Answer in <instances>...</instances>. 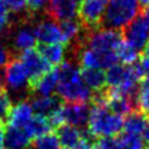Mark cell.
<instances>
[{"label": "cell", "mask_w": 149, "mask_h": 149, "mask_svg": "<svg viewBox=\"0 0 149 149\" xmlns=\"http://www.w3.org/2000/svg\"><path fill=\"white\" fill-rule=\"evenodd\" d=\"M93 107L88 120V134L93 138L115 137L123 130V117L115 113L105 102L104 90L93 94Z\"/></svg>", "instance_id": "1"}, {"label": "cell", "mask_w": 149, "mask_h": 149, "mask_svg": "<svg viewBox=\"0 0 149 149\" xmlns=\"http://www.w3.org/2000/svg\"><path fill=\"white\" fill-rule=\"evenodd\" d=\"M57 96L67 102H85L93 99V93L84 84L81 70L73 61H65L58 67Z\"/></svg>", "instance_id": "2"}, {"label": "cell", "mask_w": 149, "mask_h": 149, "mask_svg": "<svg viewBox=\"0 0 149 149\" xmlns=\"http://www.w3.org/2000/svg\"><path fill=\"white\" fill-rule=\"evenodd\" d=\"M106 75V89L110 93L136 97L138 86L142 80V74L137 65L116 64L111 67Z\"/></svg>", "instance_id": "3"}, {"label": "cell", "mask_w": 149, "mask_h": 149, "mask_svg": "<svg viewBox=\"0 0 149 149\" xmlns=\"http://www.w3.org/2000/svg\"><path fill=\"white\" fill-rule=\"evenodd\" d=\"M141 11L138 0H109L102 24L106 29L122 30L131 24Z\"/></svg>", "instance_id": "4"}, {"label": "cell", "mask_w": 149, "mask_h": 149, "mask_svg": "<svg viewBox=\"0 0 149 149\" xmlns=\"http://www.w3.org/2000/svg\"><path fill=\"white\" fill-rule=\"evenodd\" d=\"M109 0H81L78 15L85 30L100 29Z\"/></svg>", "instance_id": "5"}, {"label": "cell", "mask_w": 149, "mask_h": 149, "mask_svg": "<svg viewBox=\"0 0 149 149\" xmlns=\"http://www.w3.org/2000/svg\"><path fill=\"white\" fill-rule=\"evenodd\" d=\"M4 74V86L5 90H10L13 93L20 94L22 90H29V78L24 64L21 63L19 57H13L10 59L5 68L3 69Z\"/></svg>", "instance_id": "6"}, {"label": "cell", "mask_w": 149, "mask_h": 149, "mask_svg": "<svg viewBox=\"0 0 149 149\" xmlns=\"http://www.w3.org/2000/svg\"><path fill=\"white\" fill-rule=\"evenodd\" d=\"M20 61L24 64V68L26 70L29 78V91L33 85L38 81V79L42 78L46 73H48L52 67L47 63L43 57H42L37 49H27L22 53H20Z\"/></svg>", "instance_id": "7"}, {"label": "cell", "mask_w": 149, "mask_h": 149, "mask_svg": "<svg viewBox=\"0 0 149 149\" xmlns=\"http://www.w3.org/2000/svg\"><path fill=\"white\" fill-rule=\"evenodd\" d=\"M122 37H123L122 40L126 43H128L138 52L146 48V46L149 43V29L142 14L138 15L131 24H128L123 29Z\"/></svg>", "instance_id": "8"}, {"label": "cell", "mask_w": 149, "mask_h": 149, "mask_svg": "<svg viewBox=\"0 0 149 149\" xmlns=\"http://www.w3.org/2000/svg\"><path fill=\"white\" fill-rule=\"evenodd\" d=\"M80 3L81 0H49L46 6V14L56 22L74 20Z\"/></svg>", "instance_id": "9"}, {"label": "cell", "mask_w": 149, "mask_h": 149, "mask_svg": "<svg viewBox=\"0 0 149 149\" xmlns=\"http://www.w3.org/2000/svg\"><path fill=\"white\" fill-rule=\"evenodd\" d=\"M90 109L85 102H67L62 105L61 116L63 123L73 126L75 128L88 125Z\"/></svg>", "instance_id": "10"}, {"label": "cell", "mask_w": 149, "mask_h": 149, "mask_svg": "<svg viewBox=\"0 0 149 149\" xmlns=\"http://www.w3.org/2000/svg\"><path fill=\"white\" fill-rule=\"evenodd\" d=\"M35 36L36 41H38L40 45H63L61 26L49 17L40 20L37 24H35Z\"/></svg>", "instance_id": "11"}, {"label": "cell", "mask_w": 149, "mask_h": 149, "mask_svg": "<svg viewBox=\"0 0 149 149\" xmlns=\"http://www.w3.org/2000/svg\"><path fill=\"white\" fill-rule=\"evenodd\" d=\"M30 105L32 107L35 116L49 120L59 112L63 104L57 95H51V96H36L31 99Z\"/></svg>", "instance_id": "12"}, {"label": "cell", "mask_w": 149, "mask_h": 149, "mask_svg": "<svg viewBox=\"0 0 149 149\" xmlns=\"http://www.w3.org/2000/svg\"><path fill=\"white\" fill-rule=\"evenodd\" d=\"M33 139L29 134L26 128L21 127H13L8 126V130L5 132L4 143L9 149H29Z\"/></svg>", "instance_id": "13"}, {"label": "cell", "mask_w": 149, "mask_h": 149, "mask_svg": "<svg viewBox=\"0 0 149 149\" xmlns=\"http://www.w3.org/2000/svg\"><path fill=\"white\" fill-rule=\"evenodd\" d=\"M59 146L63 149H75L83 139V133L78 128L69 125H62L54 130Z\"/></svg>", "instance_id": "14"}, {"label": "cell", "mask_w": 149, "mask_h": 149, "mask_svg": "<svg viewBox=\"0 0 149 149\" xmlns=\"http://www.w3.org/2000/svg\"><path fill=\"white\" fill-rule=\"evenodd\" d=\"M32 117H33L32 107H31L29 101L24 100V101L17 102L15 106H13L6 125L24 128V127H26L30 123V121L32 120Z\"/></svg>", "instance_id": "15"}, {"label": "cell", "mask_w": 149, "mask_h": 149, "mask_svg": "<svg viewBox=\"0 0 149 149\" xmlns=\"http://www.w3.org/2000/svg\"><path fill=\"white\" fill-rule=\"evenodd\" d=\"M58 83V67L52 68L48 73H46L43 77L38 79L32 88L30 89V93L38 94L41 96H51L57 89Z\"/></svg>", "instance_id": "16"}, {"label": "cell", "mask_w": 149, "mask_h": 149, "mask_svg": "<svg viewBox=\"0 0 149 149\" xmlns=\"http://www.w3.org/2000/svg\"><path fill=\"white\" fill-rule=\"evenodd\" d=\"M38 53L43 57V59L48 63L52 68L59 67L65 56V47L57 43V45H40Z\"/></svg>", "instance_id": "17"}, {"label": "cell", "mask_w": 149, "mask_h": 149, "mask_svg": "<svg viewBox=\"0 0 149 149\" xmlns=\"http://www.w3.org/2000/svg\"><path fill=\"white\" fill-rule=\"evenodd\" d=\"M83 81L94 94L101 93L106 89V75L104 70L99 69H83L81 70Z\"/></svg>", "instance_id": "18"}, {"label": "cell", "mask_w": 149, "mask_h": 149, "mask_svg": "<svg viewBox=\"0 0 149 149\" xmlns=\"http://www.w3.org/2000/svg\"><path fill=\"white\" fill-rule=\"evenodd\" d=\"M148 120H149L148 117L144 116L142 112H139V111H134V112L130 113L126 117V120H123L125 133L141 136L148 123Z\"/></svg>", "instance_id": "19"}, {"label": "cell", "mask_w": 149, "mask_h": 149, "mask_svg": "<svg viewBox=\"0 0 149 149\" xmlns=\"http://www.w3.org/2000/svg\"><path fill=\"white\" fill-rule=\"evenodd\" d=\"M24 128L27 130L29 134L31 136V138H32L33 141L40 137L48 134L52 131V127L49 125L48 120L43 118V117H40V116H35V115L32 117V120L30 121V123L26 127H24Z\"/></svg>", "instance_id": "20"}, {"label": "cell", "mask_w": 149, "mask_h": 149, "mask_svg": "<svg viewBox=\"0 0 149 149\" xmlns=\"http://www.w3.org/2000/svg\"><path fill=\"white\" fill-rule=\"evenodd\" d=\"M137 110L149 118V78L142 79L136 94Z\"/></svg>", "instance_id": "21"}, {"label": "cell", "mask_w": 149, "mask_h": 149, "mask_svg": "<svg viewBox=\"0 0 149 149\" xmlns=\"http://www.w3.org/2000/svg\"><path fill=\"white\" fill-rule=\"evenodd\" d=\"M117 58L122 65H134L139 61V52L122 41L121 46L117 49Z\"/></svg>", "instance_id": "22"}, {"label": "cell", "mask_w": 149, "mask_h": 149, "mask_svg": "<svg viewBox=\"0 0 149 149\" xmlns=\"http://www.w3.org/2000/svg\"><path fill=\"white\" fill-rule=\"evenodd\" d=\"M117 141H118L120 149H144V142L141 138V136L128 134V133H123V134L117 136Z\"/></svg>", "instance_id": "23"}, {"label": "cell", "mask_w": 149, "mask_h": 149, "mask_svg": "<svg viewBox=\"0 0 149 149\" xmlns=\"http://www.w3.org/2000/svg\"><path fill=\"white\" fill-rule=\"evenodd\" d=\"M29 149H61V146L56 134L51 132L48 134L35 139L31 143Z\"/></svg>", "instance_id": "24"}, {"label": "cell", "mask_w": 149, "mask_h": 149, "mask_svg": "<svg viewBox=\"0 0 149 149\" xmlns=\"http://www.w3.org/2000/svg\"><path fill=\"white\" fill-rule=\"evenodd\" d=\"M13 109V101L6 90H0V122L3 125L8 123L10 112Z\"/></svg>", "instance_id": "25"}, {"label": "cell", "mask_w": 149, "mask_h": 149, "mask_svg": "<svg viewBox=\"0 0 149 149\" xmlns=\"http://www.w3.org/2000/svg\"><path fill=\"white\" fill-rule=\"evenodd\" d=\"M94 149H120L117 136L99 138V139L94 143Z\"/></svg>", "instance_id": "26"}, {"label": "cell", "mask_w": 149, "mask_h": 149, "mask_svg": "<svg viewBox=\"0 0 149 149\" xmlns=\"http://www.w3.org/2000/svg\"><path fill=\"white\" fill-rule=\"evenodd\" d=\"M3 1L9 11H11L15 15H20L25 10H27L26 0H3Z\"/></svg>", "instance_id": "27"}, {"label": "cell", "mask_w": 149, "mask_h": 149, "mask_svg": "<svg viewBox=\"0 0 149 149\" xmlns=\"http://www.w3.org/2000/svg\"><path fill=\"white\" fill-rule=\"evenodd\" d=\"M9 10L5 6L3 0H0V33L5 30V27L9 25Z\"/></svg>", "instance_id": "28"}, {"label": "cell", "mask_w": 149, "mask_h": 149, "mask_svg": "<svg viewBox=\"0 0 149 149\" xmlns=\"http://www.w3.org/2000/svg\"><path fill=\"white\" fill-rule=\"evenodd\" d=\"M11 58H13L11 52L9 51L8 46L5 45L4 42L0 41V69L6 65V63L11 59Z\"/></svg>", "instance_id": "29"}, {"label": "cell", "mask_w": 149, "mask_h": 149, "mask_svg": "<svg viewBox=\"0 0 149 149\" xmlns=\"http://www.w3.org/2000/svg\"><path fill=\"white\" fill-rule=\"evenodd\" d=\"M47 1L48 0H26V3H27V11L30 14L35 15L38 10H42L45 8Z\"/></svg>", "instance_id": "30"}, {"label": "cell", "mask_w": 149, "mask_h": 149, "mask_svg": "<svg viewBox=\"0 0 149 149\" xmlns=\"http://www.w3.org/2000/svg\"><path fill=\"white\" fill-rule=\"evenodd\" d=\"M94 138L89 136L88 133H84L81 142L79 143V146L75 149H94Z\"/></svg>", "instance_id": "31"}, {"label": "cell", "mask_w": 149, "mask_h": 149, "mask_svg": "<svg viewBox=\"0 0 149 149\" xmlns=\"http://www.w3.org/2000/svg\"><path fill=\"white\" fill-rule=\"evenodd\" d=\"M142 136H143V138H142L143 142L147 143V144H149V120H148V123L146 126L144 131H143V133H142Z\"/></svg>", "instance_id": "32"}, {"label": "cell", "mask_w": 149, "mask_h": 149, "mask_svg": "<svg viewBox=\"0 0 149 149\" xmlns=\"http://www.w3.org/2000/svg\"><path fill=\"white\" fill-rule=\"evenodd\" d=\"M4 138H5V125H3L1 122H0V149H3Z\"/></svg>", "instance_id": "33"}, {"label": "cell", "mask_w": 149, "mask_h": 149, "mask_svg": "<svg viewBox=\"0 0 149 149\" xmlns=\"http://www.w3.org/2000/svg\"><path fill=\"white\" fill-rule=\"evenodd\" d=\"M142 16H143V19H144L146 24H147L148 29H149V10H146L144 13H142Z\"/></svg>", "instance_id": "34"}, {"label": "cell", "mask_w": 149, "mask_h": 149, "mask_svg": "<svg viewBox=\"0 0 149 149\" xmlns=\"http://www.w3.org/2000/svg\"><path fill=\"white\" fill-rule=\"evenodd\" d=\"M139 1V5H143V6H149V0H138Z\"/></svg>", "instance_id": "35"}, {"label": "cell", "mask_w": 149, "mask_h": 149, "mask_svg": "<svg viewBox=\"0 0 149 149\" xmlns=\"http://www.w3.org/2000/svg\"><path fill=\"white\" fill-rule=\"evenodd\" d=\"M147 149H149V147H148V148H147Z\"/></svg>", "instance_id": "36"}]
</instances>
